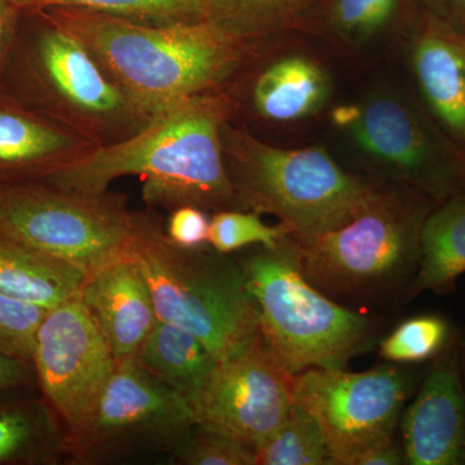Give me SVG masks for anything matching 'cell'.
I'll return each mask as SVG.
<instances>
[{"instance_id": "6da1fadb", "label": "cell", "mask_w": 465, "mask_h": 465, "mask_svg": "<svg viewBox=\"0 0 465 465\" xmlns=\"http://www.w3.org/2000/svg\"><path fill=\"white\" fill-rule=\"evenodd\" d=\"M237 109L229 90L191 97L155 115L130 139L96 149L43 183L101 194L119 177L140 176L150 208L197 206L211 215L240 210L223 149V128Z\"/></svg>"}, {"instance_id": "7a4b0ae2", "label": "cell", "mask_w": 465, "mask_h": 465, "mask_svg": "<svg viewBox=\"0 0 465 465\" xmlns=\"http://www.w3.org/2000/svg\"><path fill=\"white\" fill-rule=\"evenodd\" d=\"M36 11L84 43L112 81L152 118L198 94L228 90L256 52V45L207 21L153 25L87 9Z\"/></svg>"}, {"instance_id": "3957f363", "label": "cell", "mask_w": 465, "mask_h": 465, "mask_svg": "<svg viewBox=\"0 0 465 465\" xmlns=\"http://www.w3.org/2000/svg\"><path fill=\"white\" fill-rule=\"evenodd\" d=\"M436 204L406 186L376 182L341 228L307 242L290 235L296 264L312 286L344 307L381 316L396 311L409 302L421 226Z\"/></svg>"}, {"instance_id": "277c9868", "label": "cell", "mask_w": 465, "mask_h": 465, "mask_svg": "<svg viewBox=\"0 0 465 465\" xmlns=\"http://www.w3.org/2000/svg\"><path fill=\"white\" fill-rule=\"evenodd\" d=\"M125 255L145 278L158 320L188 330L216 360L260 332L258 305L238 260L211 246H176L154 208L134 211Z\"/></svg>"}, {"instance_id": "5b68a950", "label": "cell", "mask_w": 465, "mask_h": 465, "mask_svg": "<svg viewBox=\"0 0 465 465\" xmlns=\"http://www.w3.org/2000/svg\"><path fill=\"white\" fill-rule=\"evenodd\" d=\"M18 34L2 82L9 96L66 125L97 148L114 145L143 130L152 116L106 74L84 43L42 11ZM7 94V92H5Z\"/></svg>"}, {"instance_id": "8992f818", "label": "cell", "mask_w": 465, "mask_h": 465, "mask_svg": "<svg viewBox=\"0 0 465 465\" xmlns=\"http://www.w3.org/2000/svg\"><path fill=\"white\" fill-rule=\"evenodd\" d=\"M237 260L258 305L260 330L291 375L345 370L381 341L382 316L344 307L312 286L296 264L290 235L273 249L253 246Z\"/></svg>"}, {"instance_id": "52a82bcc", "label": "cell", "mask_w": 465, "mask_h": 465, "mask_svg": "<svg viewBox=\"0 0 465 465\" xmlns=\"http://www.w3.org/2000/svg\"><path fill=\"white\" fill-rule=\"evenodd\" d=\"M223 149L240 210L277 217L298 242L348 223L370 197L375 180L344 170L322 148L283 149L228 122Z\"/></svg>"}, {"instance_id": "ba28073f", "label": "cell", "mask_w": 465, "mask_h": 465, "mask_svg": "<svg viewBox=\"0 0 465 465\" xmlns=\"http://www.w3.org/2000/svg\"><path fill=\"white\" fill-rule=\"evenodd\" d=\"M335 122L381 182L406 186L436 203L465 195V152L421 101L382 88L342 106Z\"/></svg>"}, {"instance_id": "9c48e42d", "label": "cell", "mask_w": 465, "mask_h": 465, "mask_svg": "<svg viewBox=\"0 0 465 465\" xmlns=\"http://www.w3.org/2000/svg\"><path fill=\"white\" fill-rule=\"evenodd\" d=\"M124 195L84 194L50 183H5L0 232L85 275L122 258L134 232Z\"/></svg>"}, {"instance_id": "30bf717a", "label": "cell", "mask_w": 465, "mask_h": 465, "mask_svg": "<svg viewBox=\"0 0 465 465\" xmlns=\"http://www.w3.org/2000/svg\"><path fill=\"white\" fill-rule=\"evenodd\" d=\"M197 424L192 406L136 358L116 361L85 423L65 436V452L82 464L146 450H173Z\"/></svg>"}, {"instance_id": "8fae6325", "label": "cell", "mask_w": 465, "mask_h": 465, "mask_svg": "<svg viewBox=\"0 0 465 465\" xmlns=\"http://www.w3.org/2000/svg\"><path fill=\"white\" fill-rule=\"evenodd\" d=\"M406 366L384 362L363 372L308 369L293 375L292 399L316 419L335 465H354L396 433L415 387Z\"/></svg>"}, {"instance_id": "7c38bea8", "label": "cell", "mask_w": 465, "mask_h": 465, "mask_svg": "<svg viewBox=\"0 0 465 465\" xmlns=\"http://www.w3.org/2000/svg\"><path fill=\"white\" fill-rule=\"evenodd\" d=\"M32 363L48 406L69 436L91 415L116 360L76 295L48 309L36 332Z\"/></svg>"}, {"instance_id": "4fadbf2b", "label": "cell", "mask_w": 465, "mask_h": 465, "mask_svg": "<svg viewBox=\"0 0 465 465\" xmlns=\"http://www.w3.org/2000/svg\"><path fill=\"white\" fill-rule=\"evenodd\" d=\"M292 378L260 330L243 347L217 360L193 407L195 421L255 449L289 414Z\"/></svg>"}, {"instance_id": "5bb4252c", "label": "cell", "mask_w": 465, "mask_h": 465, "mask_svg": "<svg viewBox=\"0 0 465 465\" xmlns=\"http://www.w3.org/2000/svg\"><path fill=\"white\" fill-rule=\"evenodd\" d=\"M400 424L406 464L465 465V384L458 331L433 358Z\"/></svg>"}, {"instance_id": "9a60e30c", "label": "cell", "mask_w": 465, "mask_h": 465, "mask_svg": "<svg viewBox=\"0 0 465 465\" xmlns=\"http://www.w3.org/2000/svg\"><path fill=\"white\" fill-rule=\"evenodd\" d=\"M406 32L421 104L465 152V33L418 12Z\"/></svg>"}, {"instance_id": "2e32d148", "label": "cell", "mask_w": 465, "mask_h": 465, "mask_svg": "<svg viewBox=\"0 0 465 465\" xmlns=\"http://www.w3.org/2000/svg\"><path fill=\"white\" fill-rule=\"evenodd\" d=\"M99 149L0 90V183L43 182Z\"/></svg>"}, {"instance_id": "e0dca14e", "label": "cell", "mask_w": 465, "mask_h": 465, "mask_svg": "<svg viewBox=\"0 0 465 465\" xmlns=\"http://www.w3.org/2000/svg\"><path fill=\"white\" fill-rule=\"evenodd\" d=\"M115 360L136 357L158 322L145 278L127 255L85 275L78 293Z\"/></svg>"}, {"instance_id": "ac0fdd59", "label": "cell", "mask_w": 465, "mask_h": 465, "mask_svg": "<svg viewBox=\"0 0 465 465\" xmlns=\"http://www.w3.org/2000/svg\"><path fill=\"white\" fill-rule=\"evenodd\" d=\"M331 94V76L322 64L308 54H286L255 69L247 99L262 121L292 124L316 115Z\"/></svg>"}, {"instance_id": "d6986e66", "label": "cell", "mask_w": 465, "mask_h": 465, "mask_svg": "<svg viewBox=\"0 0 465 465\" xmlns=\"http://www.w3.org/2000/svg\"><path fill=\"white\" fill-rule=\"evenodd\" d=\"M465 274V195L437 203L420 232V262L407 300L421 292L451 295Z\"/></svg>"}, {"instance_id": "ffe728a7", "label": "cell", "mask_w": 465, "mask_h": 465, "mask_svg": "<svg viewBox=\"0 0 465 465\" xmlns=\"http://www.w3.org/2000/svg\"><path fill=\"white\" fill-rule=\"evenodd\" d=\"M150 374L194 407L216 366V357L188 330L159 321L136 354Z\"/></svg>"}, {"instance_id": "44dd1931", "label": "cell", "mask_w": 465, "mask_h": 465, "mask_svg": "<svg viewBox=\"0 0 465 465\" xmlns=\"http://www.w3.org/2000/svg\"><path fill=\"white\" fill-rule=\"evenodd\" d=\"M85 273L0 232V292L45 308L78 295Z\"/></svg>"}, {"instance_id": "7402d4cb", "label": "cell", "mask_w": 465, "mask_h": 465, "mask_svg": "<svg viewBox=\"0 0 465 465\" xmlns=\"http://www.w3.org/2000/svg\"><path fill=\"white\" fill-rule=\"evenodd\" d=\"M410 0H321L302 29H314L349 45L381 38L394 27L410 25Z\"/></svg>"}, {"instance_id": "603a6c76", "label": "cell", "mask_w": 465, "mask_h": 465, "mask_svg": "<svg viewBox=\"0 0 465 465\" xmlns=\"http://www.w3.org/2000/svg\"><path fill=\"white\" fill-rule=\"evenodd\" d=\"M204 21L241 41L259 45L302 29L321 0H201Z\"/></svg>"}, {"instance_id": "cb8c5ba5", "label": "cell", "mask_w": 465, "mask_h": 465, "mask_svg": "<svg viewBox=\"0 0 465 465\" xmlns=\"http://www.w3.org/2000/svg\"><path fill=\"white\" fill-rule=\"evenodd\" d=\"M65 452V430L50 406L0 407V464L51 463Z\"/></svg>"}, {"instance_id": "d4e9b609", "label": "cell", "mask_w": 465, "mask_h": 465, "mask_svg": "<svg viewBox=\"0 0 465 465\" xmlns=\"http://www.w3.org/2000/svg\"><path fill=\"white\" fill-rule=\"evenodd\" d=\"M256 465H335L322 430L293 401L282 424L255 448Z\"/></svg>"}, {"instance_id": "484cf974", "label": "cell", "mask_w": 465, "mask_h": 465, "mask_svg": "<svg viewBox=\"0 0 465 465\" xmlns=\"http://www.w3.org/2000/svg\"><path fill=\"white\" fill-rule=\"evenodd\" d=\"M20 11L79 8L134 23L177 25L204 21L201 0H11Z\"/></svg>"}, {"instance_id": "4316f807", "label": "cell", "mask_w": 465, "mask_h": 465, "mask_svg": "<svg viewBox=\"0 0 465 465\" xmlns=\"http://www.w3.org/2000/svg\"><path fill=\"white\" fill-rule=\"evenodd\" d=\"M452 332L446 318L420 314L397 324L376 347L384 362L415 365L433 360L448 344Z\"/></svg>"}, {"instance_id": "83f0119b", "label": "cell", "mask_w": 465, "mask_h": 465, "mask_svg": "<svg viewBox=\"0 0 465 465\" xmlns=\"http://www.w3.org/2000/svg\"><path fill=\"white\" fill-rule=\"evenodd\" d=\"M262 215L246 210H225L211 215L208 244L217 252L232 255L246 247H277L291 235L282 223L268 225Z\"/></svg>"}, {"instance_id": "f1b7e54d", "label": "cell", "mask_w": 465, "mask_h": 465, "mask_svg": "<svg viewBox=\"0 0 465 465\" xmlns=\"http://www.w3.org/2000/svg\"><path fill=\"white\" fill-rule=\"evenodd\" d=\"M173 458L186 465H256L255 449L200 424L173 450Z\"/></svg>"}, {"instance_id": "f546056e", "label": "cell", "mask_w": 465, "mask_h": 465, "mask_svg": "<svg viewBox=\"0 0 465 465\" xmlns=\"http://www.w3.org/2000/svg\"><path fill=\"white\" fill-rule=\"evenodd\" d=\"M48 308L0 292V353L32 362L39 326Z\"/></svg>"}, {"instance_id": "4dcf8cb0", "label": "cell", "mask_w": 465, "mask_h": 465, "mask_svg": "<svg viewBox=\"0 0 465 465\" xmlns=\"http://www.w3.org/2000/svg\"><path fill=\"white\" fill-rule=\"evenodd\" d=\"M211 216L197 206H180L170 211L164 231L168 240L183 249H201L210 246Z\"/></svg>"}, {"instance_id": "1f68e13d", "label": "cell", "mask_w": 465, "mask_h": 465, "mask_svg": "<svg viewBox=\"0 0 465 465\" xmlns=\"http://www.w3.org/2000/svg\"><path fill=\"white\" fill-rule=\"evenodd\" d=\"M418 14L427 15L465 33V0H410Z\"/></svg>"}, {"instance_id": "d6a6232c", "label": "cell", "mask_w": 465, "mask_h": 465, "mask_svg": "<svg viewBox=\"0 0 465 465\" xmlns=\"http://www.w3.org/2000/svg\"><path fill=\"white\" fill-rule=\"evenodd\" d=\"M21 15L11 0H0V81L17 39Z\"/></svg>"}, {"instance_id": "836d02e7", "label": "cell", "mask_w": 465, "mask_h": 465, "mask_svg": "<svg viewBox=\"0 0 465 465\" xmlns=\"http://www.w3.org/2000/svg\"><path fill=\"white\" fill-rule=\"evenodd\" d=\"M406 464L402 442L397 440L396 433L376 442L358 457L354 465H401Z\"/></svg>"}, {"instance_id": "e575fe53", "label": "cell", "mask_w": 465, "mask_h": 465, "mask_svg": "<svg viewBox=\"0 0 465 465\" xmlns=\"http://www.w3.org/2000/svg\"><path fill=\"white\" fill-rule=\"evenodd\" d=\"M32 362L0 353V391L23 387L32 379Z\"/></svg>"}, {"instance_id": "d590c367", "label": "cell", "mask_w": 465, "mask_h": 465, "mask_svg": "<svg viewBox=\"0 0 465 465\" xmlns=\"http://www.w3.org/2000/svg\"><path fill=\"white\" fill-rule=\"evenodd\" d=\"M459 358H460L461 374L465 384V329L458 332Z\"/></svg>"}, {"instance_id": "8d00e7d4", "label": "cell", "mask_w": 465, "mask_h": 465, "mask_svg": "<svg viewBox=\"0 0 465 465\" xmlns=\"http://www.w3.org/2000/svg\"><path fill=\"white\" fill-rule=\"evenodd\" d=\"M3 189H5V183H0V200H2Z\"/></svg>"}]
</instances>
